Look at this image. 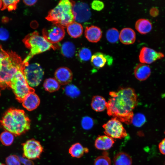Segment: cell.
<instances>
[{"instance_id":"1","label":"cell","mask_w":165,"mask_h":165,"mask_svg":"<svg viewBox=\"0 0 165 165\" xmlns=\"http://www.w3.org/2000/svg\"><path fill=\"white\" fill-rule=\"evenodd\" d=\"M110 98L107 103L108 115L129 125L131 123L133 110L138 103L134 90L130 87L122 88L109 93Z\"/></svg>"},{"instance_id":"2","label":"cell","mask_w":165,"mask_h":165,"mask_svg":"<svg viewBox=\"0 0 165 165\" xmlns=\"http://www.w3.org/2000/svg\"><path fill=\"white\" fill-rule=\"evenodd\" d=\"M2 128L16 136H20L30 128V120L23 110L11 108L7 110L0 121Z\"/></svg>"},{"instance_id":"3","label":"cell","mask_w":165,"mask_h":165,"mask_svg":"<svg viewBox=\"0 0 165 165\" xmlns=\"http://www.w3.org/2000/svg\"><path fill=\"white\" fill-rule=\"evenodd\" d=\"M74 2L69 0H62L48 12L46 19L53 24H59L64 28L75 21L72 11Z\"/></svg>"},{"instance_id":"4","label":"cell","mask_w":165,"mask_h":165,"mask_svg":"<svg viewBox=\"0 0 165 165\" xmlns=\"http://www.w3.org/2000/svg\"><path fill=\"white\" fill-rule=\"evenodd\" d=\"M8 52L9 56L3 60L0 72V88L2 89L9 87L13 76L19 70H23L24 67L21 58L16 53Z\"/></svg>"},{"instance_id":"5","label":"cell","mask_w":165,"mask_h":165,"mask_svg":"<svg viewBox=\"0 0 165 165\" xmlns=\"http://www.w3.org/2000/svg\"><path fill=\"white\" fill-rule=\"evenodd\" d=\"M25 46L30 50L28 54L23 61L24 65L29 64V61L35 55L51 49H56L53 44L49 42L38 32L35 31L27 35L23 40Z\"/></svg>"},{"instance_id":"6","label":"cell","mask_w":165,"mask_h":165,"mask_svg":"<svg viewBox=\"0 0 165 165\" xmlns=\"http://www.w3.org/2000/svg\"><path fill=\"white\" fill-rule=\"evenodd\" d=\"M23 71H18L11 78L9 84V87L12 89L16 99L20 102H22L29 93L35 92V90L27 83Z\"/></svg>"},{"instance_id":"7","label":"cell","mask_w":165,"mask_h":165,"mask_svg":"<svg viewBox=\"0 0 165 165\" xmlns=\"http://www.w3.org/2000/svg\"><path fill=\"white\" fill-rule=\"evenodd\" d=\"M23 71L27 83L31 88L36 87L40 84L44 75L42 67L37 63L24 65Z\"/></svg>"},{"instance_id":"8","label":"cell","mask_w":165,"mask_h":165,"mask_svg":"<svg viewBox=\"0 0 165 165\" xmlns=\"http://www.w3.org/2000/svg\"><path fill=\"white\" fill-rule=\"evenodd\" d=\"M22 146L23 157L31 160L39 159L44 151L40 142L34 138L27 140Z\"/></svg>"},{"instance_id":"9","label":"cell","mask_w":165,"mask_h":165,"mask_svg":"<svg viewBox=\"0 0 165 165\" xmlns=\"http://www.w3.org/2000/svg\"><path fill=\"white\" fill-rule=\"evenodd\" d=\"M104 133L112 138L122 139L127 135V132L120 121L112 118L103 125Z\"/></svg>"},{"instance_id":"10","label":"cell","mask_w":165,"mask_h":165,"mask_svg":"<svg viewBox=\"0 0 165 165\" xmlns=\"http://www.w3.org/2000/svg\"><path fill=\"white\" fill-rule=\"evenodd\" d=\"M64 28L59 24H53L49 28L42 30L43 36L51 44L57 43L64 37L65 32Z\"/></svg>"},{"instance_id":"11","label":"cell","mask_w":165,"mask_h":165,"mask_svg":"<svg viewBox=\"0 0 165 165\" xmlns=\"http://www.w3.org/2000/svg\"><path fill=\"white\" fill-rule=\"evenodd\" d=\"M72 11L75 21L82 23L89 20L91 16V13L88 5L82 2H74Z\"/></svg>"},{"instance_id":"12","label":"cell","mask_w":165,"mask_h":165,"mask_svg":"<svg viewBox=\"0 0 165 165\" xmlns=\"http://www.w3.org/2000/svg\"><path fill=\"white\" fill-rule=\"evenodd\" d=\"M164 57L163 54L146 47H143L139 55V60L142 64H150Z\"/></svg>"},{"instance_id":"13","label":"cell","mask_w":165,"mask_h":165,"mask_svg":"<svg viewBox=\"0 0 165 165\" xmlns=\"http://www.w3.org/2000/svg\"><path fill=\"white\" fill-rule=\"evenodd\" d=\"M54 77L60 84L66 85L72 81L73 75L72 72L68 68L61 67L58 68L54 73Z\"/></svg>"},{"instance_id":"14","label":"cell","mask_w":165,"mask_h":165,"mask_svg":"<svg viewBox=\"0 0 165 165\" xmlns=\"http://www.w3.org/2000/svg\"><path fill=\"white\" fill-rule=\"evenodd\" d=\"M113 59L109 56L101 52L95 53L91 58V62L95 68L99 69L103 67L107 63L109 65L112 64Z\"/></svg>"},{"instance_id":"15","label":"cell","mask_w":165,"mask_h":165,"mask_svg":"<svg viewBox=\"0 0 165 165\" xmlns=\"http://www.w3.org/2000/svg\"><path fill=\"white\" fill-rule=\"evenodd\" d=\"M40 102L39 97L34 92L30 93L27 94L22 103L25 108L29 111H32L38 107Z\"/></svg>"},{"instance_id":"16","label":"cell","mask_w":165,"mask_h":165,"mask_svg":"<svg viewBox=\"0 0 165 165\" xmlns=\"http://www.w3.org/2000/svg\"><path fill=\"white\" fill-rule=\"evenodd\" d=\"M102 31L98 27L92 25L87 27L85 30V36L87 40L92 42L96 43L101 39Z\"/></svg>"},{"instance_id":"17","label":"cell","mask_w":165,"mask_h":165,"mask_svg":"<svg viewBox=\"0 0 165 165\" xmlns=\"http://www.w3.org/2000/svg\"><path fill=\"white\" fill-rule=\"evenodd\" d=\"M134 73L137 79L143 81L148 78L151 74V70L148 65L142 63L139 64L135 67Z\"/></svg>"},{"instance_id":"18","label":"cell","mask_w":165,"mask_h":165,"mask_svg":"<svg viewBox=\"0 0 165 165\" xmlns=\"http://www.w3.org/2000/svg\"><path fill=\"white\" fill-rule=\"evenodd\" d=\"M114 139L108 136L102 135L96 139L94 145L97 149L106 150L110 148L114 143Z\"/></svg>"},{"instance_id":"19","label":"cell","mask_w":165,"mask_h":165,"mask_svg":"<svg viewBox=\"0 0 165 165\" xmlns=\"http://www.w3.org/2000/svg\"><path fill=\"white\" fill-rule=\"evenodd\" d=\"M119 38L120 42L125 45L131 44L134 43L136 40V34L131 28H126L120 31Z\"/></svg>"},{"instance_id":"20","label":"cell","mask_w":165,"mask_h":165,"mask_svg":"<svg viewBox=\"0 0 165 165\" xmlns=\"http://www.w3.org/2000/svg\"><path fill=\"white\" fill-rule=\"evenodd\" d=\"M89 150L79 143L73 144L69 148L68 152L72 157L79 158L83 156L84 153H88Z\"/></svg>"},{"instance_id":"21","label":"cell","mask_w":165,"mask_h":165,"mask_svg":"<svg viewBox=\"0 0 165 165\" xmlns=\"http://www.w3.org/2000/svg\"><path fill=\"white\" fill-rule=\"evenodd\" d=\"M107 103L105 99L102 96H94L92 98L91 106L95 111L101 112L106 108Z\"/></svg>"},{"instance_id":"22","label":"cell","mask_w":165,"mask_h":165,"mask_svg":"<svg viewBox=\"0 0 165 165\" xmlns=\"http://www.w3.org/2000/svg\"><path fill=\"white\" fill-rule=\"evenodd\" d=\"M135 28L140 33L145 34L151 31L152 25L148 20L145 19H140L136 22Z\"/></svg>"},{"instance_id":"23","label":"cell","mask_w":165,"mask_h":165,"mask_svg":"<svg viewBox=\"0 0 165 165\" xmlns=\"http://www.w3.org/2000/svg\"><path fill=\"white\" fill-rule=\"evenodd\" d=\"M66 27L68 33L72 37L78 38L82 34L83 27L79 23L75 21L69 24Z\"/></svg>"},{"instance_id":"24","label":"cell","mask_w":165,"mask_h":165,"mask_svg":"<svg viewBox=\"0 0 165 165\" xmlns=\"http://www.w3.org/2000/svg\"><path fill=\"white\" fill-rule=\"evenodd\" d=\"M114 165H131L132 159L127 153L123 152H118L113 159Z\"/></svg>"},{"instance_id":"25","label":"cell","mask_w":165,"mask_h":165,"mask_svg":"<svg viewBox=\"0 0 165 165\" xmlns=\"http://www.w3.org/2000/svg\"><path fill=\"white\" fill-rule=\"evenodd\" d=\"M61 51L62 54L64 56L68 58L72 57L75 53V46L74 44L71 42H65L61 46Z\"/></svg>"},{"instance_id":"26","label":"cell","mask_w":165,"mask_h":165,"mask_svg":"<svg viewBox=\"0 0 165 165\" xmlns=\"http://www.w3.org/2000/svg\"><path fill=\"white\" fill-rule=\"evenodd\" d=\"M60 85L55 78H50L45 79L43 86L46 91L52 93L57 91L60 89Z\"/></svg>"},{"instance_id":"27","label":"cell","mask_w":165,"mask_h":165,"mask_svg":"<svg viewBox=\"0 0 165 165\" xmlns=\"http://www.w3.org/2000/svg\"><path fill=\"white\" fill-rule=\"evenodd\" d=\"M14 140V135L6 131L2 132L0 134V141L4 145L8 146L12 144Z\"/></svg>"},{"instance_id":"28","label":"cell","mask_w":165,"mask_h":165,"mask_svg":"<svg viewBox=\"0 0 165 165\" xmlns=\"http://www.w3.org/2000/svg\"><path fill=\"white\" fill-rule=\"evenodd\" d=\"M90 50L88 48L83 47L79 49L76 53L79 60L81 62L89 61L92 57Z\"/></svg>"},{"instance_id":"29","label":"cell","mask_w":165,"mask_h":165,"mask_svg":"<svg viewBox=\"0 0 165 165\" xmlns=\"http://www.w3.org/2000/svg\"><path fill=\"white\" fill-rule=\"evenodd\" d=\"M106 36L107 40L109 42L111 43H115L118 41L119 34L117 29L112 28L107 30Z\"/></svg>"},{"instance_id":"30","label":"cell","mask_w":165,"mask_h":165,"mask_svg":"<svg viewBox=\"0 0 165 165\" xmlns=\"http://www.w3.org/2000/svg\"><path fill=\"white\" fill-rule=\"evenodd\" d=\"M64 90L66 94L72 98L78 97L80 94V91L75 86L70 84L64 87Z\"/></svg>"},{"instance_id":"31","label":"cell","mask_w":165,"mask_h":165,"mask_svg":"<svg viewBox=\"0 0 165 165\" xmlns=\"http://www.w3.org/2000/svg\"><path fill=\"white\" fill-rule=\"evenodd\" d=\"M2 10L7 9L9 11L15 10L17 7V4L19 0H2Z\"/></svg>"},{"instance_id":"32","label":"cell","mask_w":165,"mask_h":165,"mask_svg":"<svg viewBox=\"0 0 165 165\" xmlns=\"http://www.w3.org/2000/svg\"><path fill=\"white\" fill-rule=\"evenodd\" d=\"M146 121L145 116L142 114L138 113L134 115L131 123L135 126L140 127L142 126Z\"/></svg>"},{"instance_id":"33","label":"cell","mask_w":165,"mask_h":165,"mask_svg":"<svg viewBox=\"0 0 165 165\" xmlns=\"http://www.w3.org/2000/svg\"><path fill=\"white\" fill-rule=\"evenodd\" d=\"M94 165H111V161L107 153L97 157L94 162Z\"/></svg>"},{"instance_id":"34","label":"cell","mask_w":165,"mask_h":165,"mask_svg":"<svg viewBox=\"0 0 165 165\" xmlns=\"http://www.w3.org/2000/svg\"><path fill=\"white\" fill-rule=\"evenodd\" d=\"M81 124L84 129L90 130L93 127L94 125V120L91 118L89 116H85L82 119Z\"/></svg>"},{"instance_id":"35","label":"cell","mask_w":165,"mask_h":165,"mask_svg":"<svg viewBox=\"0 0 165 165\" xmlns=\"http://www.w3.org/2000/svg\"><path fill=\"white\" fill-rule=\"evenodd\" d=\"M6 165H20L21 162L18 156L10 155L6 159Z\"/></svg>"},{"instance_id":"36","label":"cell","mask_w":165,"mask_h":165,"mask_svg":"<svg viewBox=\"0 0 165 165\" xmlns=\"http://www.w3.org/2000/svg\"><path fill=\"white\" fill-rule=\"evenodd\" d=\"M91 7L94 10L100 11L104 8V4L103 2L100 0L93 1L91 4Z\"/></svg>"},{"instance_id":"37","label":"cell","mask_w":165,"mask_h":165,"mask_svg":"<svg viewBox=\"0 0 165 165\" xmlns=\"http://www.w3.org/2000/svg\"><path fill=\"white\" fill-rule=\"evenodd\" d=\"M9 56L8 52L5 51L0 45V72L2 68V63L3 60Z\"/></svg>"},{"instance_id":"38","label":"cell","mask_w":165,"mask_h":165,"mask_svg":"<svg viewBox=\"0 0 165 165\" xmlns=\"http://www.w3.org/2000/svg\"><path fill=\"white\" fill-rule=\"evenodd\" d=\"M9 35L7 30L4 28H0V40L5 41L7 39Z\"/></svg>"},{"instance_id":"39","label":"cell","mask_w":165,"mask_h":165,"mask_svg":"<svg viewBox=\"0 0 165 165\" xmlns=\"http://www.w3.org/2000/svg\"><path fill=\"white\" fill-rule=\"evenodd\" d=\"M21 163L24 165H34L33 162L31 160L25 158L21 157H18Z\"/></svg>"},{"instance_id":"40","label":"cell","mask_w":165,"mask_h":165,"mask_svg":"<svg viewBox=\"0 0 165 165\" xmlns=\"http://www.w3.org/2000/svg\"><path fill=\"white\" fill-rule=\"evenodd\" d=\"M159 148L160 152L165 155V138L163 139L159 145Z\"/></svg>"},{"instance_id":"41","label":"cell","mask_w":165,"mask_h":165,"mask_svg":"<svg viewBox=\"0 0 165 165\" xmlns=\"http://www.w3.org/2000/svg\"><path fill=\"white\" fill-rule=\"evenodd\" d=\"M23 2L26 5L31 6L34 5L37 2V0H24Z\"/></svg>"},{"instance_id":"42","label":"cell","mask_w":165,"mask_h":165,"mask_svg":"<svg viewBox=\"0 0 165 165\" xmlns=\"http://www.w3.org/2000/svg\"><path fill=\"white\" fill-rule=\"evenodd\" d=\"M2 1L0 0V9L2 8Z\"/></svg>"},{"instance_id":"43","label":"cell","mask_w":165,"mask_h":165,"mask_svg":"<svg viewBox=\"0 0 165 165\" xmlns=\"http://www.w3.org/2000/svg\"><path fill=\"white\" fill-rule=\"evenodd\" d=\"M0 165H6L4 163H0Z\"/></svg>"},{"instance_id":"44","label":"cell","mask_w":165,"mask_h":165,"mask_svg":"<svg viewBox=\"0 0 165 165\" xmlns=\"http://www.w3.org/2000/svg\"><path fill=\"white\" fill-rule=\"evenodd\" d=\"M164 134H165V131H164Z\"/></svg>"}]
</instances>
